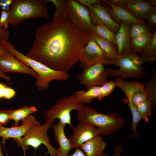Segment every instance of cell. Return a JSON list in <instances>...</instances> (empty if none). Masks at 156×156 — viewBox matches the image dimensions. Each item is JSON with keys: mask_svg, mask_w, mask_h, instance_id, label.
Segmentation results:
<instances>
[{"mask_svg": "<svg viewBox=\"0 0 156 156\" xmlns=\"http://www.w3.org/2000/svg\"><path fill=\"white\" fill-rule=\"evenodd\" d=\"M79 60L80 66L83 68L97 64L109 65L110 61L105 52L92 38L81 49Z\"/></svg>", "mask_w": 156, "mask_h": 156, "instance_id": "30bf717a", "label": "cell"}, {"mask_svg": "<svg viewBox=\"0 0 156 156\" xmlns=\"http://www.w3.org/2000/svg\"><path fill=\"white\" fill-rule=\"evenodd\" d=\"M66 125L59 120L57 124L53 126L55 139L59 145L58 148L56 149L57 156H67L73 148L69 139L65 134L64 128Z\"/></svg>", "mask_w": 156, "mask_h": 156, "instance_id": "2e32d148", "label": "cell"}, {"mask_svg": "<svg viewBox=\"0 0 156 156\" xmlns=\"http://www.w3.org/2000/svg\"><path fill=\"white\" fill-rule=\"evenodd\" d=\"M78 120L85 121L95 126L101 131V135L109 136L120 129L124 125L125 119L115 112L103 114L93 107L85 106L78 112Z\"/></svg>", "mask_w": 156, "mask_h": 156, "instance_id": "277c9868", "label": "cell"}, {"mask_svg": "<svg viewBox=\"0 0 156 156\" xmlns=\"http://www.w3.org/2000/svg\"><path fill=\"white\" fill-rule=\"evenodd\" d=\"M10 34V32L8 29L0 27V41L8 40Z\"/></svg>", "mask_w": 156, "mask_h": 156, "instance_id": "ab89813d", "label": "cell"}, {"mask_svg": "<svg viewBox=\"0 0 156 156\" xmlns=\"http://www.w3.org/2000/svg\"><path fill=\"white\" fill-rule=\"evenodd\" d=\"M0 156H4L2 153V147L0 143Z\"/></svg>", "mask_w": 156, "mask_h": 156, "instance_id": "7dc6e473", "label": "cell"}, {"mask_svg": "<svg viewBox=\"0 0 156 156\" xmlns=\"http://www.w3.org/2000/svg\"><path fill=\"white\" fill-rule=\"evenodd\" d=\"M107 145L100 135L85 143L80 148L87 156H105L104 150Z\"/></svg>", "mask_w": 156, "mask_h": 156, "instance_id": "ac0fdd59", "label": "cell"}, {"mask_svg": "<svg viewBox=\"0 0 156 156\" xmlns=\"http://www.w3.org/2000/svg\"><path fill=\"white\" fill-rule=\"evenodd\" d=\"M131 111L132 118L131 124V130L133 131V134L130 136V138L135 137L138 138L139 135L137 130L138 123L142 120V118L139 113L137 107L133 104L128 105Z\"/></svg>", "mask_w": 156, "mask_h": 156, "instance_id": "83f0119b", "label": "cell"}, {"mask_svg": "<svg viewBox=\"0 0 156 156\" xmlns=\"http://www.w3.org/2000/svg\"><path fill=\"white\" fill-rule=\"evenodd\" d=\"M84 105L77 98L75 93L62 96L59 99L48 109L43 112L46 123L51 127L56 119L62 123L73 128L71 123L70 113L73 110L81 111Z\"/></svg>", "mask_w": 156, "mask_h": 156, "instance_id": "8992f818", "label": "cell"}, {"mask_svg": "<svg viewBox=\"0 0 156 156\" xmlns=\"http://www.w3.org/2000/svg\"><path fill=\"white\" fill-rule=\"evenodd\" d=\"M13 1L12 0H0V6L2 10L8 12Z\"/></svg>", "mask_w": 156, "mask_h": 156, "instance_id": "f35d334b", "label": "cell"}, {"mask_svg": "<svg viewBox=\"0 0 156 156\" xmlns=\"http://www.w3.org/2000/svg\"><path fill=\"white\" fill-rule=\"evenodd\" d=\"M50 2L49 0H13L8 11L9 24L17 26L31 18L49 19L48 4Z\"/></svg>", "mask_w": 156, "mask_h": 156, "instance_id": "3957f363", "label": "cell"}, {"mask_svg": "<svg viewBox=\"0 0 156 156\" xmlns=\"http://www.w3.org/2000/svg\"><path fill=\"white\" fill-rule=\"evenodd\" d=\"M102 3L107 10L111 18L119 25L122 23L129 24L133 23L147 24L144 21L135 18L123 8L112 4L107 0H102Z\"/></svg>", "mask_w": 156, "mask_h": 156, "instance_id": "9a60e30c", "label": "cell"}, {"mask_svg": "<svg viewBox=\"0 0 156 156\" xmlns=\"http://www.w3.org/2000/svg\"><path fill=\"white\" fill-rule=\"evenodd\" d=\"M0 78H2L5 81H9L11 79L10 76L3 73L0 69Z\"/></svg>", "mask_w": 156, "mask_h": 156, "instance_id": "ee69618b", "label": "cell"}, {"mask_svg": "<svg viewBox=\"0 0 156 156\" xmlns=\"http://www.w3.org/2000/svg\"><path fill=\"white\" fill-rule=\"evenodd\" d=\"M92 33V38L105 52L109 59V65L110 62L118 56L117 47L109 41L103 39L99 36Z\"/></svg>", "mask_w": 156, "mask_h": 156, "instance_id": "603a6c76", "label": "cell"}, {"mask_svg": "<svg viewBox=\"0 0 156 156\" xmlns=\"http://www.w3.org/2000/svg\"><path fill=\"white\" fill-rule=\"evenodd\" d=\"M9 24L8 12L2 10L0 17V27L7 29Z\"/></svg>", "mask_w": 156, "mask_h": 156, "instance_id": "74e56055", "label": "cell"}, {"mask_svg": "<svg viewBox=\"0 0 156 156\" xmlns=\"http://www.w3.org/2000/svg\"><path fill=\"white\" fill-rule=\"evenodd\" d=\"M92 38V32L79 30L63 16L37 29L25 55L52 70L68 73Z\"/></svg>", "mask_w": 156, "mask_h": 156, "instance_id": "6da1fadb", "label": "cell"}, {"mask_svg": "<svg viewBox=\"0 0 156 156\" xmlns=\"http://www.w3.org/2000/svg\"><path fill=\"white\" fill-rule=\"evenodd\" d=\"M152 27L148 23L144 24L137 23L130 24L129 33L130 38L137 35L151 32Z\"/></svg>", "mask_w": 156, "mask_h": 156, "instance_id": "f1b7e54d", "label": "cell"}, {"mask_svg": "<svg viewBox=\"0 0 156 156\" xmlns=\"http://www.w3.org/2000/svg\"><path fill=\"white\" fill-rule=\"evenodd\" d=\"M147 1L152 6H155L156 5V0H148Z\"/></svg>", "mask_w": 156, "mask_h": 156, "instance_id": "bcb514c9", "label": "cell"}, {"mask_svg": "<svg viewBox=\"0 0 156 156\" xmlns=\"http://www.w3.org/2000/svg\"><path fill=\"white\" fill-rule=\"evenodd\" d=\"M37 111V109L35 107L28 106L26 105L17 109H10V118L11 120H14V127L18 126L20 121H22Z\"/></svg>", "mask_w": 156, "mask_h": 156, "instance_id": "d4e9b609", "label": "cell"}, {"mask_svg": "<svg viewBox=\"0 0 156 156\" xmlns=\"http://www.w3.org/2000/svg\"><path fill=\"white\" fill-rule=\"evenodd\" d=\"M20 126L6 127L0 126V137L2 138L1 144L5 147L6 140L10 138L20 139L24 136L32 126L40 124L33 115H30L22 120Z\"/></svg>", "mask_w": 156, "mask_h": 156, "instance_id": "7c38bea8", "label": "cell"}, {"mask_svg": "<svg viewBox=\"0 0 156 156\" xmlns=\"http://www.w3.org/2000/svg\"><path fill=\"white\" fill-rule=\"evenodd\" d=\"M0 69L3 73L10 72L27 74L36 79L37 74L9 52L0 57Z\"/></svg>", "mask_w": 156, "mask_h": 156, "instance_id": "5bb4252c", "label": "cell"}, {"mask_svg": "<svg viewBox=\"0 0 156 156\" xmlns=\"http://www.w3.org/2000/svg\"><path fill=\"white\" fill-rule=\"evenodd\" d=\"M147 100V94L145 90H139L135 93L132 99L133 104L137 106L140 103Z\"/></svg>", "mask_w": 156, "mask_h": 156, "instance_id": "836d02e7", "label": "cell"}, {"mask_svg": "<svg viewBox=\"0 0 156 156\" xmlns=\"http://www.w3.org/2000/svg\"><path fill=\"white\" fill-rule=\"evenodd\" d=\"M86 7L89 12L91 21L94 26L104 25L115 34L117 33L120 25L111 18L103 5L101 4L96 3Z\"/></svg>", "mask_w": 156, "mask_h": 156, "instance_id": "4fadbf2b", "label": "cell"}, {"mask_svg": "<svg viewBox=\"0 0 156 156\" xmlns=\"http://www.w3.org/2000/svg\"><path fill=\"white\" fill-rule=\"evenodd\" d=\"M105 65L97 64L83 68L76 78L86 90L94 86H101L108 81L109 72Z\"/></svg>", "mask_w": 156, "mask_h": 156, "instance_id": "9c48e42d", "label": "cell"}, {"mask_svg": "<svg viewBox=\"0 0 156 156\" xmlns=\"http://www.w3.org/2000/svg\"><path fill=\"white\" fill-rule=\"evenodd\" d=\"M146 18L148 21V24L152 28H155L156 26V7L153 6L147 14Z\"/></svg>", "mask_w": 156, "mask_h": 156, "instance_id": "e575fe53", "label": "cell"}, {"mask_svg": "<svg viewBox=\"0 0 156 156\" xmlns=\"http://www.w3.org/2000/svg\"><path fill=\"white\" fill-rule=\"evenodd\" d=\"M117 86L116 83L112 81H108L101 86V94L100 100H101L105 97L111 94Z\"/></svg>", "mask_w": 156, "mask_h": 156, "instance_id": "d6a6232c", "label": "cell"}, {"mask_svg": "<svg viewBox=\"0 0 156 156\" xmlns=\"http://www.w3.org/2000/svg\"><path fill=\"white\" fill-rule=\"evenodd\" d=\"M8 52L0 44V57Z\"/></svg>", "mask_w": 156, "mask_h": 156, "instance_id": "f6af8a7d", "label": "cell"}, {"mask_svg": "<svg viewBox=\"0 0 156 156\" xmlns=\"http://www.w3.org/2000/svg\"><path fill=\"white\" fill-rule=\"evenodd\" d=\"M153 6L144 0H139L136 3L123 7L135 18L144 21L146 16Z\"/></svg>", "mask_w": 156, "mask_h": 156, "instance_id": "ffe728a7", "label": "cell"}, {"mask_svg": "<svg viewBox=\"0 0 156 156\" xmlns=\"http://www.w3.org/2000/svg\"><path fill=\"white\" fill-rule=\"evenodd\" d=\"M147 94V100L151 103L153 109L156 106V69L154 68L150 80L142 83Z\"/></svg>", "mask_w": 156, "mask_h": 156, "instance_id": "484cf974", "label": "cell"}, {"mask_svg": "<svg viewBox=\"0 0 156 156\" xmlns=\"http://www.w3.org/2000/svg\"><path fill=\"white\" fill-rule=\"evenodd\" d=\"M122 151V146H116L115 148L114 153L111 156H120ZM105 156H109L106 154Z\"/></svg>", "mask_w": 156, "mask_h": 156, "instance_id": "7bdbcfd3", "label": "cell"}, {"mask_svg": "<svg viewBox=\"0 0 156 156\" xmlns=\"http://www.w3.org/2000/svg\"><path fill=\"white\" fill-rule=\"evenodd\" d=\"M50 127L46 123L43 125L40 124L34 125L29 129L23 137L13 140L18 146L22 147L24 152L28 149V146H32L36 150L42 144L47 149L46 154L49 153L50 156H57L56 149L51 144L47 133Z\"/></svg>", "mask_w": 156, "mask_h": 156, "instance_id": "52a82bcc", "label": "cell"}, {"mask_svg": "<svg viewBox=\"0 0 156 156\" xmlns=\"http://www.w3.org/2000/svg\"><path fill=\"white\" fill-rule=\"evenodd\" d=\"M100 130L88 122L80 121L74 129L69 140L73 148H80L83 144L101 135Z\"/></svg>", "mask_w": 156, "mask_h": 156, "instance_id": "8fae6325", "label": "cell"}, {"mask_svg": "<svg viewBox=\"0 0 156 156\" xmlns=\"http://www.w3.org/2000/svg\"><path fill=\"white\" fill-rule=\"evenodd\" d=\"M144 61L136 53L133 52L127 55L118 56L112 61L110 64L118 66L119 68L113 70L107 67L109 72L110 78L115 77L123 79L131 77L137 79H145L149 75L145 72L142 67Z\"/></svg>", "mask_w": 156, "mask_h": 156, "instance_id": "5b68a950", "label": "cell"}, {"mask_svg": "<svg viewBox=\"0 0 156 156\" xmlns=\"http://www.w3.org/2000/svg\"><path fill=\"white\" fill-rule=\"evenodd\" d=\"M67 156H87L80 148H76L72 154Z\"/></svg>", "mask_w": 156, "mask_h": 156, "instance_id": "b9f144b4", "label": "cell"}, {"mask_svg": "<svg viewBox=\"0 0 156 156\" xmlns=\"http://www.w3.org/2000/svg\"><path fill=\"white\" fill-rule=\"evenodd\" d=\"M130 24L122 23L116 34V38L118 55H129L133 51L130 43L129 31Z\"/></svg>", "mask_w": 156, "mask_h": 156, "instance_id": "e0dca14e", "label": "cell"}, {"mask_svg": "<svg viewBox=\"0 0 156 156\" xmlns=\"http://www.w3.org/2000/svg\"><path fill=\"white\" fill-rule=\"evenodd\" d=\"M16 92L13 88L5 84L0 83V99H11L16 95Z\"/></svg>", "mask_w": 156, "mask_h": 156, "instance_id": "1f68e13d", "label": "cell"}, {"mask_svg": "<svg viewBox=\"0 0 156 156\" xmlns=\"http://www.w3.org/2000/svg\"><path fill=\"white\" fill-rule=\"evenodd\" d=\"M78 1L81 4L87 7L96 3H102V0H79Z\"/></svg>", "mask_w": 156, "mask_h": 156, "instance_id": "60d3db41", "label": "cell"}, {"mask_svg": "<svg viewBox=\"0 0 156 156\" xmlns=\"http://www.w3.org/2000/svg\"><path fill=\"white\" fill-rule=\"evenodd\" d=\"M114 82L116 83L117 86L122 90L125 95L126 97L123 99L124 101H131L132 98L135 93L145 89L142 83L135 81L127 82L120 78L116 77Z\"/></svg>", "mask_w": 156, "mask_h": 156, "instance_id": "d6986e66", "label": "cell"}, {"mask_svg": "<svg viewBox=\"0 0 156 156\" xmlns=\"http://www.w3.org/2000/svg\"><path fill=\"white\" fill-rule=\"evenodd\" d=\"M63 16L73 26L82 31L92 32V24L88 10L78 0H66Z\"/></svg>", "mask_w": 156, "mask_h": 156, "instance_id": "ba28073f", "label": "cell"}, {"mask_svg": "<svg viewBox=\"0 0 156 156\" xmlns=\"http://www.w3.org/2000/svg\"><path fill=\"white\" fill-rule=\"evenodd\" d=\"M110 3L114 5L123 7L127 5L137 2L139 0H107Z\"/></svg>", "mask_w": 156, "mask_h": 156, "instance_id": "8d00e7d4", "label": "cell"}, {"mask_svg": "<svg viewBox=\"0 0 156 156\" xmlns=\"http://www.w3.org/2000/svg\"><path fill=\"white\" fill-rule=\"evenodd\" d=\"M152 36L149 43L143 51L140 53V57L144 61L153 64L156 60V29H152Z\"/></svg>", "mask_w": 156, "mask_h": 156, "instance_id": "44dd1931", "label": "cell"}, {"mask_svg": "<svg viewBox=\"0 0 156 156\" xmlns=\"http://www.w3.org/2000/svg\"><path fill=\"white\" fill-rule=\"evenodd\" d=\"M92 32L105 39L117 47L116 34L104 25L95 26Z\"/></svg>", "mask_w": 156, "mask_h": 156, "instance_id": "4316f807", "label": "cell"}, {"mask_svg": "<svg viewBox=\"0 0 156 156\" xmlns=\"http://www.w3.org/2000/svg\"><path fill=\"white\" fill-rule=\"evenodd\" d=\"M136 107L142 119L148 122V117L151 115L153 110L151 103L146 100L139 104Z\"/></svg>", "mask_w": 156, "mask_h": 156, "instance_id": "f546056e", "label": "cell"}, {"mask_svg": "<svg viewBox=\"0 0 156 156\" xmlns=\"http://www.w3.org/2000/svg\"><path fill=\"white\" fill-rule=\"evenodd\" d=\"M10 109L0 110V126H5L11 120Z\"/></svg>", "mask_w": 156, "mask_h": 156, "instance_id": "d590c367", "label": "cell"}, {"mask_svg": "<svg viewBox=\"0 0 156 156\" xmlns=\"http://www.w3.org/2000/svg\"><path fill=\"white\" fill-rule=\"evenodd\" d=\"M49 1L52 3L56 8V10L54 13L52 20H55L63 17L66 7V0H49Z\"/></svg>", "mask_w": 156, "mask_h": 156, "instance_id": "4dcf8cb0", "label": "cell"}, {"mask_svg": "<svg viewBox=\"0 0 156 156\" xmlns=\"http://www.w3.org/2000/svg\"><path fill=\"white\" fill-rule=\"evenodd\" d=\"M76 96L81 103L88 104L91 103L94 99L100 100L101 94V86L92 87L86 91L80 90L75 92Z\"/></svg>", "mask_w": 156, "mask_h": 156, "instance_id": "7402d4cb", "label": "cell"}, {"mask_svg": "<svg viewBox=\"0 0 156 156\" xmlns=\"http://www.w3.org/2000/svg\"><path fill=\"white\" fill-rule=\"evenodd\" d=\"M152 36L151 32L140 34L130 39L131 46L133 52L141 53L150 42Z\"/></svg>", "mask_w": 156, "mask_h": 156, "instance_id": "cb8c5ba5", "label": "cell"}, {"mask_svg": "<svg viewBox=\"0 0 156 156\" xmlns=\"http://www.w3.org/2000/svg\"><path fill=\"white\" fill-rule=\"evenodd\" d=\"M0 44L7 51L12 53L20 61L34 70L37 74L35 87L39 91L47 89L53 80L64 81L70 77L68 72L52 70L42 64L29 57L17 50L8 40L0 41Z\"/></svg>", "mask_w": 156, "mask_h": 156, "instance_id": "7a4b0ae2", "label": "cell"}]
</instances>
